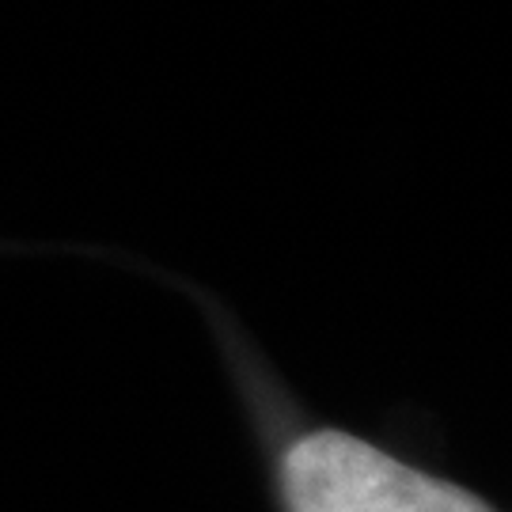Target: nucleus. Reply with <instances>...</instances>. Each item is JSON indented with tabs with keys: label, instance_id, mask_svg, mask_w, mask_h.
<instances>
[{
	"label": "nucleus",
	"instance_id": "1",
	"mask_svg": "<svg viewBox=\"0 0 512 512\" xmlns=\"http://www.w3.org/2000/svg\"><path fill=\"white\" fill-rule=\"evenodd\" d=\"M293 512H490L478 497L346 433H311L285 456Z\"/></svg>",
	"mask_w": 512,
	"mask_h": 512
}]
</instances>
